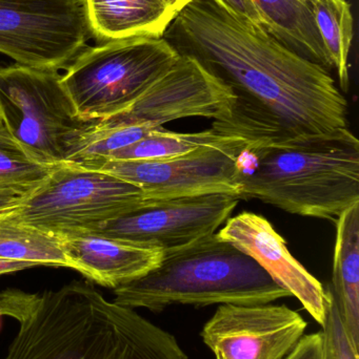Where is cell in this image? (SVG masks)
I'll return each instance as SVG.
<instances>
[{
  "mask_svg": "<svg viewBox=\"0 0 359 359\" xmlns=\"http://www.w3.org/2000/svg\"><path fill=\"white\" fill-rule=\"evenodd\" d=\"M230 8L237 13L240 16L248 19L251 22L263 27V20L257 12L256 8L251 0H223ZM265 29V27H263Z\"/></svg>",
  "mask_w": 359,
  "mask_h": 359,
  "instance_id": "cb8c5ba5",
  "label": "cell"
},
{
  "mask_svg": "<svg viewBox=\"0 0 359 359\" xmlns=\"http://www.w3.org/2000/svg\"><path fill=\"white\" fill-rule=\"evenodd\" d=\"M89 122L78 117L58 72L0 69V123L36 161L63 163L72 139Z\"/></svg>",
  "mask_w": 359,
  "mask_h": 359,
  "instance_id": "52a82bcc",
  "label": "cell"
},
{
  "mask_svg": "<svg viewBox=\"0 0 359 359\" xmlns=\"http://www.w3.org/2000/svg\"><path fill=\"white\" fill-rule=\"evenodd\" d=\"M162 1L178 14L183 8L195 0H162Z\"/></svg>",
  "mask_w": 359,
  "mask_h": 359,
  "instance_id": "484cf974",
  "label": "cell"
},
{
  "mask_svg": "<svg viewBox=\"0 0 359 359\" xmlns=\"http://www.w3.org/2000/svg\"><path fill=\"white\" fill-rule=\"evenodd\" d=\"M71 269L107 288L116 289L157 267L164 252L155 247L129 244L99 234L61 236Z\"/></svg>",
  "mask_w": 359,
  "mask_h": 359,
  "instance_id": "4fadbf2b",
  "label": "cell"
},
{
  "mask_svg": "<svg viewBox=\"0 0 359 359\" xmlns=\"http://www.w3.org/2000/svg\"><path fill=\"white\" fill-rule=\"evenodd\" d=\"M240 200L335 222L359 202V141L349 128L250 145L238 158Z\"/></svg>",
  "mask_w": 359,
  "mask_h": 359,
  "instance_id": "3957f363",
  "label": "cell"
},
{
  "mask_svg": "<svg viewBox=\"0 0 359 359\" xmlns=\"http://www.w3.org/2000/svg\"><path fill=\"white\" fill-rule=\"evenodd\" d=\"M326 289V288H325ZM328 305L327 316L322 331L325 337V359H359L346 335L337 304L327 290Z\"/></svg>",
  "mask_w": 359,
  "mask_h": 359,
  "instance_id": "7402d4cb",
  "label": "cell"
},
{
  "mask_svg": "<svg viewBox=\"0 0 359 359\" xmlns=\"http://www.w3.org/2000/svg\"><path fill=\"white\" fill-rule=\"evenodd\" d=\"M0 329H1V314H0Z\"/></svg>",
  "mask_w": 359,
  "mask_h": 359,
  "instance_id": "4316f807",
  "label": "cell"
},
{
  "mask_svg": "<svg viewBox=\"0 0 359 359\" xmlns=\"http://www.w3.org/2000/svg\"><path fill=\"white\" fill-rule=\"evenodd\" d=\"M292 297L259 263L217 232L164 253L157 267L114 289V303L162 312L175 305H255Z\"/></svg>",
  "mask_w": 359,
  "mask_h": 359,
  "instance_id": "277c9868",
  "label": "cell"
},
{
  "mask_svg": "<svg viewBox=\"0 0 359 359\" xmlns=\"http://www.w3.org/2000/svg\"><path fill=\"white\" fill-rule=\"evenodd\" d=\"M53 168L33 159L0 123V212L33 191Z\"/></svg>",
  "mask_w": 359,
  "mask_h": 359,
  "instance_id": "ac0fdd59",
  "label": "cell"
},
{
  "mask_svg": "<svg viewBox=\"0 0 359 359\" xmlns=\"http://www.w3.org/2000/svg\"><path fill=\"white\" fill-rule=\"evenodd\" d=\"M236 138L221 136L212 130L191 134H179L164 128L154 130L141 140L114 151L103 160L138 161V160H162L179 157L208 145L221 144Z\"/></svg>",
  "mask_w": 359,
  "mask_h": 359,
  "instance_id": "44dd1931",
  "label": "cell"
},
{
  "mask_svg": "<svg viewBox=\"0 0 359 359\" xmlns=\"http://www.w3.org/2000/svg\"><path fill=\"white\" fill-rule=\"evenodd\" d=\"M316 27L326 46L343 92L349 88V55L354 37V18L347 0H312Z\"/></svg>",
  "mask_w": 359,
  "mask_h": 359,
  "instance_id": "d6986e66",
  "label": "cell"
},
{
  "mask_svg": "<svg viewBox=\"0 0 359 359\" xmlns=\"http://www.w3.org/2000/svg\"><path fill=\"white\" fill-rule=\"evenodd\" d=\"M303 1L308 2V4H310V2H311L312 0H303Z\"/></svg>",
  "mask_w": 359,
  "mask_h": 359,
  "instance_id": "83f0119b",
  "label": "cell"
},
{
  "mask_svg": "<svg viewBox=\"0 0 359 359\" xmlns=\"http://www.w3.org/2000/svg\"><path fill=\"white\" fill-rule=\"evenodd\" d=\"M162 128L164 126H112L100 121L89 122L70 142L65 162L84 165L107 159L114 151L129 147Z\"/></svg>",
  "mask_w": 359,
  "mask_h": 359,
  "instance_id": "ffe728a7",
  "label": "cell"
},
{
  "mask_svg": "<svg viewBox=\"0 0 359 359\" xmlns=\"http://www.w3.org/2000/svg\"><path fill=\"white\" fill-rule=\"evenodd\" d=\"M248 145L242 139H233L171 159L99 160L78 166L133 184L141 188L147 201L216 194L238 198V158Z\"/></svg>",
  "mask_w": 359,
  "mask_h": 359,
  "instance_id": "9c48e42d",
  "label": "cell"
},
{
  "mask_svg": "<svg viewBox=\"0 0 359 359\" xmlns=\"http://www.w3.org/2000/svg\"><path fill=\"white\" fill-rule=\"evenodd\" d=\"M4 359H189L176 337L74 280L38 294Z\"/></svg>",
  "mask_w": 359,
  "mask_h": 359,
  "instance_id": "7a4b0ae2",
  "label": "cell"
},
{
  "mask_svg": "<svg viewBox=\"0 0 359 359\" xmlns=\"http://www.w3.org/2000/svg\"><path fill=\"white\" fill-rule=\"evenodd\" d=\"M238 202L236 196L223 194L147 201L90 233L171 252L215 233Z\"/></svg>",
  "mask_w": 359,
  "mask_h": 359,
  "instance_id": "30bf717a",
  "label": "cell"
},
{
  "mask_svg": "<svg viewBox=\"0 0 359 359\" xmlns=\"http://www.w3.org/2000/svg\"><path fill=\"white\" fill-rule=\"evenodd\" d=\"M162 38H131L84 48L61 82L78 117L100 121L128 109L178 60Z\"/></svg>",
  "mask_w": 359,
  "mask_h": 359,
  "instance_id": "5b68a950",
  "label": "cell"
},
{
  "mask_svg": "<svg viewBox=\"0 0 359 359\" xmlns=\"http://www.w3.org/2000/svg\"><path fill=\"white\" fill-rule=\"evenodd\" d=\"M164 39L221 80L235 101L211 130L250 145L288 142L348 128V101L330 72L280 43L223 0H195Z\"/></svg>",
  "mask_w": 359,
  "mask_h": 359,
  "instance_id": "6da1fadb",
  "label": "cell"
},
{
  "mask_svg": "<svg viewBox=\"0 0 359 359\" xmlns=\"http://www.w3.org/2000/svg\"><path fill=\"white\" fill-rule=\"evenodd\" d=\"M217 234L252 257L275 282L301 302L320 327L324 325L328 305L326 289L291 255L286 241L267 219L244 211L228 219Z\"/></svg>",
  "mask_w": 359,
  "mask_h": 359,
  "instance_id": "7c38bea8",
  "label": "cell"
},
{
  "mask_svg": "<svg viewBox=\"0 0 359 359\" xmlns=\"http://www.w3.org/2000/svg\"><path fill=\"white\" fill-rule=\"evenodd\" d=\"M33 267H36V265H34V264L32 263H25V262L4 261V259H0V276L22 271V270L30 269V268Z\"/></svg>",
  "mask_w": 359,
  "mask_h": 359,
  "instance_id": "d4e9b609",
  "label": "cell"
},
{
  "mask_svg": "<svg viewBox=\"0 0 359 359\" xmlns=\"http://www.w3.org/2000/svg\"><path fill=\"white\" fill-rule=\"evenodd\" d=\"M0 259L70 268L59 236L0 212Z\"/></svg>",
  "mask_w": 359,
  "mask_h": 359,
  "instance_id": "e0dca14e",
  "label": "cell"
},
{
  "mask_svg": "<svg viewBox=\"0 0 359 359\" xmlns=\"http://www.w3.org/2000/svg\"><path fill=\"white\" fill-rule=\"evenodd\" d=\"M332 283L327 287L337 304L344 330L359 353V202L335 221Z\"/></svg>",
  "mask_w": 359,
  "mask_h": 359,
  "instance_id": "9a60e30c",
  "label": "cell"
},
{
  "mask_svg": "<svg viewBox=\"0 0 359 359\" xmlns=\"http://www.w3.org/2000/svg\"><path fill=\"white\" fill-rule=\"evenodd\" d=\"M145 202L141 188L129 182L63 162L6 211L21 223L61 238L93 231Z\"/></svg>",
  "mask_w": 359,
  "mask_h": 359,
  "instance_id": "8992f818",
  "label": "cell"
},
{
  "mask_svg": "<svg viewBox=\"0 0 359 359\" xmlns=\"http://www.w3.org/2000/svg\"><path fill=\"white\" fill-rule=\"evenodd\" d=\"M307 326L286 305H221L200 335L215 359H284Z\"/></svg>",
  "mask_w": 359,
  "mask_h": 359,
  "instance_id": "8fae6325",
  "label": "cell"
},
{
  "mask_svg": "<svg viewBox=\"0 0 359 359\" xmlns=\"http://www.w3.org/2000/svg\"><path fill=\"white\" fill-rule=\"evenodd\" d=\"M284 359H325V337L322 331L303 334Z\"/></svg>",
  "mask_w": 359,
  "mask_h": 359,
  "instance_id": "603a6c76",
  "label": "cell"
},
{
  "mask_svg": "<svg viewBox=\"0 0 359 359\" xmlns=\"http://www.w3.org/2000/svg\"><path fill=\"white\" fill-rule=\"evenodd\" d=\"M91 36L82 0H0V53L32 69H67Z\"/></svg>",
  "mask_w": 359,
  "mask_h": 359,
  "instance_id": "ba28073f",
  "label": "cell"
},
{
  "mask_svg": "<svg viewBox=\"0 0 359 359\" xmlns=\"http://www.w3.org/2000/svg\"><path fill=\"white\" fill-rule=\"evenodd\" d=\"M97 43L162 38L177 13L162 0H82Z\"/></svg>",
  "mask_w": 359,
  "mask_h": 359,
  "instance_id": "5bb4252c",
  "label": "cell"
},
{
  "mask_svg": "<svg viewBox=\"0 0 359 359\" xmlns=\"http://www.w3.org/2000/svg\"><path fill=\"white\" fill-rule=\"evenodd\" d=\"M266 31L289 50L330 72L333 69L311 6L303 0H251Z\"/></svg>",
  "mask_w": 359,
  "mask_h": 359,
  "instance_id": "2e32d148",
  "label": "cell"
}]
</instances>
